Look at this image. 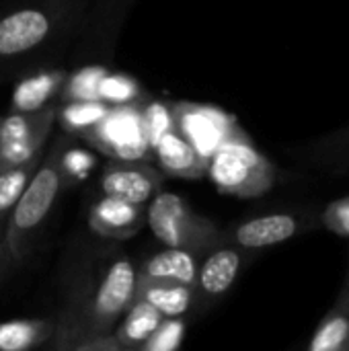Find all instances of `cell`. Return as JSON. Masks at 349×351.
Wrapping results in <instances>:
<instances>
[{
    "mask_svg": "<svg viewBox=\"0 0 349 351\" xmlns=\"http://www.w3.org/2000/svg\"><path fill=\"white\" fill-rule=\"evenodd\" d=\"M136 280L138 269L121 251H105L95 261L76 267L53 321L51 346L80 350L91 339L111 335L134 302Z\"/></svg>",
    "mask_w": 349,
    "mask_h": 351,
    "instance_id": "cell-1",
    "label": "cell"
},
{
    "mask_svg": "<svg viewBox=\"0 0 349 351\" xmlns=\"http://www.w3.org/2000/svg\"><path fill=\"white\" fill-rule=\"evenodd\" d=\"M64 154L58 142L39 162L19 202L8 214L4 245L14 263H23L33 247V239L45 222L53 202L64 185Z\"/></svg>",
    "mask_w": 349,
    "mask_h": 351,
    "instance_id": "cell-2",
    "label": "cell"
},
{
    "mask_svg": "<svg viewBox=\"0 0 349 351\" xmlns=\"http://www.w3.org/2000/svg\"><path fill=\"white\" fill-rule=\"evenodd\" d=\"M146 222L163 245L187 249L193 255L208 251L216 241V228L212 222L197 216L191 206L177 193L158 191L150 199Z\"/></svg>",
    "mask_w": 349,
    "mask_h": 351,
    "instance_id": "cell-3",
    "label": "cell"
},
{
    "mask_svg": "<svg viewBox=\"0 0 349 351\" xmlns=\"http://www.w3.org/2000/svg\"><path fill=\"white\" fill-rule=\"evenodd\" d=\"M82 136L93 148L115 160H146L152 154L142 121V101L111 105L105 117Z\"/></svg>",
    "mask_w": 349,
    "mask_h": 351,
    "instance_id": "cell-4",
    "label": "cell"
},
{
    "mask_svg": "<svg viewBox=\"0 0 349 351\" xmlns=\"http://www.w3.org/2000/svg\"><path fill=\"white\" fill-rule=\"evenodd\" d=\"M58 109L47 105L39 111H12L0 119V169L23 162L43 150Z\"/></svg>",
    "mask_w": 349,
    "mask_h": 351,
    "instance_id": "cell-5",
    "label": "cell"
},
{
    "mask_svg": "<svg viewBox=\"0 0 349 351\" xmlns=\"http://www.w3.org/2000/svg\"><path fill=\"white\" fill-rule=\"evenodd\" d=\"M173 117L179 134L197 150L206 160L228 142L230 121L218 109L195 103H173Z\"/></svg>",
    "mask_w": 349,
    "mask_h": 351,
    "instance_id": "cell-6",
    "label": "cell"
},
{
    "mask_svg": "<svg viewBox=\"0 0 349 351\" xmlns=\"http://www.w3.org/2000/svg\"><path fill=\"white\" fill-rule=\"evenodd\" d=\"M165 175L142 160H119L105 167L101 189L105 195L121 197L132 204L150 202L163 187Z\"/></svg>",
    "mask_w": 349,
    "mask_h": 351,
    "instance_id": "cell-7",
    "label": "cell"
},
{
    "mask_svg": "<svg viewBox=\"0 0 349 351\" xmlns=\"http://www.w3.org/2000/svg\"><path fill=\"white\" fill-rule=\"evenodd\" d=\"M53 19L41 8H19L0 19V58L21 56L45 41Z\"/></svg>",
    "mask_w": 349,
    "mask_h": 351,
    "instance_id": "cell-8",
    "label": "cell"
},
{
    "mask_svg": "<svg viewBox=\"0 0 349 351\" xmlns=\"http://www.w3.org/2000/svg\"><path fill=\"white\" fill-rule=\"evenodd\" d=\"M142 204H132L121 197L103 195L91 210V228L99 237L107 239H130L144 224Z\"/></svg>",
    "mask_w": 349,
    "mask_h": 351,
    "instance_id": "cell-9",
    "label": "cell"
},
{
    "mask_svg": "<svg viewBox=\"0 0 349 351\" xmlns=\"http://www.w3.org/2000/svg\"><path fill=\"white\" fill-rule=\"evenodd\" d=\"M255 165L257 162L253 152H249L239 144L226 142L212 154L206 173L220 189L243 193L251 185V179L255 175Z\"/></svg>",
    "mask_w": 349,
    "mask_h": 351,
    "instance_id": "cell-10",
    "label": "cell"
},
{
    "mask_svg": "<svg viewBox=\"0 0 349 351\" xmlns=\"http://www.w3.org/2000/svg\"><path fill=\"white\" fill-rule=\"evenodd\" d=\"M134 300H144L154 306L165 319L183 317L191 311L195 302V288L173 282V280H158L138 274L136 280V296Z\"/></svg>",
    "mask_w": 349,
    "mask_h": 351,
    "instance_id": "cell-11",
    "label": "cell"
},
{
    "mask_svg": "<svg viewBox=\"0 0 349 351\" xmlns=\"http://www.w3.org/2000/svg\"><path fill=\"white\" fill-rule=\"evenodd\" d=\"M152 154L156 156L160 169L173 177L197 179L208 171V160L197 154V150L179 134V130L167 132L152 148Z\"/></svg>",
    "mask_w": 349,
    "mask_h": 351,
    "instance_id": "cell-12",
    "label": "cell"
},
{
    "mask_svg": "<svg viewBox=\"0 0 349 351\" xmlns=\"http://www.w3.org/2000/svg\"><path fill=\"white\" fill-rule=\"evenodd\" d=\"M68 74L64 70H43L16 82L12 90V111H39L62 90Z\"/></svg>",
    "mask_w": 349,
    "mask_h": 351,
    "instance_id": "cell-13",
    "label": "cell"
},
{
    "mask_svg": "<svg viewBox=\"0 0 349 351\" xmlns=\"http://www.w3.org/2000/svg\"><path fill=\"white\" fill-rule=\"evenodd\" d=\"M163 321L165 317L154 306H150L144 300H134L125 315L121 317V323L113 335L121 351H140L142 343L158 329Z\"/></svg>",
    "mask_w": 349,
    "mask_h": 351,
    "instance_id": "cell-14",
    "label": "cell"
},
{
    "mask_svg": "<svg viewBox=\"0 0 349 351\" xmlns=\"http://www.w3.org/2000/svg\"><path fill=\"white\" fill-rule=\"evenodd\" d=\"M138 274L148 276V278H158V280H173L181 282L187 286L195 288L197 280V265L195 257L187 249H177V247H167L165 251H158L150 259L142 263Z\"/></svg>",
    "mask_w": 349,
    "mask_h": 351,
    "instance_id": "cell-15",
    "label": "cell"
},
{
    "mask_svg": "<svg viewBox=\"0 0 349 351\" xmlns=\"http://www.w3.org/2000/svg\"><path fill=\"white\" fill-rule=\"evenodd\" d=\"M241 267V257L232 249H220L208 255L202 263L195 280V290H202L206 296L224 294L237 280Z\"/></svg>",
    "mask_w": 349,
    "mask_h": 351,
    "instance_id": "cell-16",
    "label": "cell"
},
{
    "mask_svg": "<svg viewBox=\"0 0 349 351\" xmlns=\"http://www.w3.org/2000/svg\"><path fill=\"white\" fill-rule=\"evenodd\" d=\"M296 232V222L290 216H265L241 224L234 232V241L247 249H261L282 241H288Z\"/></svg>",
    "mask_w": 349,
    "mask_h": 351,
    "instance_id": "cell-17",
    "label": "cell"
},
{
    "mask_svg": "<svg viewBox=\"0 0 349 351\" xmlns=\"http://www.w3.org/2000/svg\"><path fill=\"white\" fill-rule=\"evenodd\" d=\"M41 154H43V150L23 162L0 169V222L2 224L8 220L10 210L14 208V204L19 202L27 183L31 181L33 173L37 171V167L41 162Z\"/></svg>",
    "mask_w": 349,
    "mask_h": 351,
    "instance_id": "cell-18",
    "label": "cell"
},
{
    "mask_svg": "<svg viewBox=\"0 0 349 351\" xmlns=\"http://www.w3.org/2000/svg\"><path fill=\"white\" fill-rule=\"evenodd\" d=\"M53 321L37 319V321H12L0 325V350L23 351L37 348L51 339Z\"/></svg>",
    "mask_w": 349,
    "mask_h": 351,
    "instance_id": "cell-19",
    "label": "cell"
},
{
    "mask_svg": "<svg viewBox=\"0 0 349 351\" xmlns=\"http://www.w3.org/2000/svg\"><path fill=\"white\" fill-rule=\"evenodd\" d=\"M109 107L111 105H107L101 99H95V101H68V105H64L60 109V121L68 132L84 134L86 130H91L95 123H99L105 117Z\"/></svg>",
    "mask_w": 349,
    "mask_h": 351,
    "instance_id": "cell-20",
    "label": "cell"
},
{
    "mask_svg": "<svg viewBox=\"0 0 349 351\" xmlns=\"http://www.w3.org/2000/svg\"><path fill=\"white\" fill-rule=\"evenodd\" d=\"M107 74V68L103 66H88L72 76L66 78L62 86V97L64 101H95L99 99V84L101 78Z\"/></svg>",
    "mask_w": 349,
    "mask_h": 351,
    "instance_id": "cell-21",
    "label": "cell"
},
{
    "mask_svg": "<svg viewBox=\"0 0 349 351\" xmlns=\"http://www.w3.org/2000/svg\"><path fill=\"white\" fill-rule=\"evenodd\" d=\"M99 99L107 105H128V103H140L142 90L136 80L123 74H105L99 84Z\"/></svg>",
    "mask_w": 349,
    "mask_h": 351,
    "instance_id": "cell-22",
    "label": "cell"
},
{
    "mask_svg": "<svg viewBox=\"0 0 349 351\" xmlns=\"http://www.w3.org/2000/svg\"><path fill=\"white\" fill-rule=\"evenodd\" d=\"M142 121H144V130H146L150 148H154L156 142L167 132L177 130L173 109H171V105H167L163 101H144L142 103Z\"/></svg>",
    "mask_w": 349,
    "mask_h": 351,
    "instance_id": "cell-23",
    "label": "cell"
},
{
    "mask_svg": "<svg viewBox=\"0 0 349 351\" xmlns=\"http://www.w3.org/2000/svg\"><path fill=\"white\" fill-rule=\"evenodd\" d=\"M185 335V325L181 317H171L165 319L158 329L142 343L140 351H175L183 343Z\"/></svg>",
    "mask_w": 349,
    "mask_h": 351,
    "instance_id": "cell-24",
    "label": "cell"
},
{
    "mask_svg": "<svg viewBox=\"0 0 349 351\" xmlns=\"http://www.w3.org/2000/svg\"><path fill=\"white\" fill-rule=\"evenodd\" d=\"M348 331H349V325L346 319H333L331 323H327V325L317 333V337H315V339H313V343H311V350L313 351L337 350V348L346 341Z\"/></svg>",
    "mask_w": 349,
    "mask_h": 351,
    "instance_id": "cell-25",
    "label": "cell"
},
{
    "mask_svg": "<svg viewBox=\"0 0 349 351\" xmlns=\"http://www.w3.org/2000/svg\"><path fill=\"white\" fill-rule=\"evenodd\" d=\"M323 220H325L327 228L333 230L335 234H339V237H349V197L339 199V202H333V204L325 210Z\"/></svg>",
    "mask_w": 349,
    "mask_h": 351,
    "instance_id": "cell-26",
    "label": "cell"
},
{
    "mask_svg": "<svg viewBox=\"0 0 349 351\" xmlns=\"http://www.w3.org/2000/svg\"><path fill=\"white\" fill-rule=\"evenodd\" d=\"M103 2V6H107V8H117V4H119V0H101Z\"/></svg>",
    "mask_w": 349,
    "mask_h": 351,
    "instance_id": "cell-27",
    "label": "cell"
},
{
    "mask_svg": "<svg viewBox=\"0 0 349 351\" xmlns=\"http://www.w3.org/2000/svg\"><path fill=\"white\" fill-rule=\"evenodd\" d=\"M0 243H2V222H0Z\"/></svg>",
    "mask_w": 349,
    "mask_h": 351,
    "instance_id": "cell-28",
    "label": "cell"
}]
</instances>
